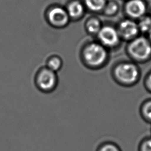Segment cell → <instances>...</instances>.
Segmentation results:
<instances>
[{
    "instance_id": "1",
    "label": "cell",
    "mask_w": 151,
    "mask_h": 151,
    "mask_svg": "<svg viewBox=\"0 0 151 151\" xmlns=\"http://www.w3.org/2000/svg\"><path fill=\"white\" fill-rule=\"evenodd\" d=\"M59 80L57 73L52 71L47 67L40 68L36 73L34 83L40 92L49 94L54 91L58 87Z\"/></svg>"
},
{
    "instance_id": "2",
    "label": "cell",
    "mask_w": 151,
    "mask_h": 151,
    "mask_svg": "<svg viewBox=\"0 0 151 151\" xmlns=\"http://www.w3.org/2000/svg\"><path fill=\"white\" fill-rule=\"evenodd\" d=\"M107 58L106 49L100 44L92 43L84 50L83 60L84 63L90 67L101 65Z\"/></svg>"
},
{
    "instance_id": "3",
    "label": "cell",
    "mask_w": 151,
    "mask_h": 151,
    "mask_svg": "<svg viewBox=\"0 0 151 151\" xmlns=\"http://www.w3.org/2000/svg\"><path fill=\"white\" fill-rule=\"evenodd\" d=\"M114 76L117 81L126 85L135 83L139 76L137 67L130 63H123L119 64L114 69Z\"/></svg>"
},
{
    "instance_id": "4",
    "label": "cell",
    "mask_w": 151,
    "mask_h": 151,
    "mask_svg": "<svg viewBox=\"0 0 151 151\" xmlns=\"http://www.w3.org/2000/svg\"><path fill=\"white\" fill-rule=\"evenodd\" d=\"M129 51L135 59L143 60L151 55V44L145 38L139 37L131 42Z\"/></svg>"
},
{
    "instance_id": "5",
    "label": "cell",
    "mask_w": 151,
    "mask_h": 151,
    "mask_svg": "<svg viewBox=\"0 0 151 151\" xmlns=\"http://www.w3.org/2000/svg\"><path fill=\"white\" fill-rule=\"evenodd\" d=\"M98 37L102 44L109 47L116 45L119 40L117 31L110 26H105L101 28L98 32Z\"/></svg>"
},
{
    "instance_id": "6",
    "label": "cell",
    "mask_w": 151,
    "mask_h": 151,
    "mask_svg": "<svg viewBox=\"0 0 151 151\" xmlns=\"http://www.w3.org/2000/svg\"><path fill=\"white\" fill-rule=\"evenodd\" d=\"M69 15L65 9L60 7L52 8L48 14L50 22L57 27L65 25L69 21Z\"/></svg>"
},
{
    "instance_id": "7",
    "label": "cell",
    "mask_w": 151,
    "mask_h": 151,
    "mask_svg": "<svg viewBox=\"0 0 151 151\" xmlns=\"http://www.w3.org/2000/svg\"><path fill=\"white\" fill-rule=\"evenodd\" d=\"M126 11L132 18L142 17L146 12V6L143 0H130L126 4Z\"/></svg>"
},
{
    "instance_id": "8",
    "label": "cell",
    "mask_w": 151,
    "mask_h": 151,
    "mask_svg": "<svg viewBox=\"0 0 151 151\" xmlns=\"http://www.w3.org/2000/svg\"><path fill=\"white\" fill-rule=\"evenodd\" d=\"M139 31L138 25L133 21L124 20L119 25V32L126 39H130L136 35Z\"/></svg>"
},
{
    "instance_id": "9",
    "label": "cell",
    "mask_w": 151,
    "mask_h": 151,
    "mask_svg": "<svg viewBox=\"0 0 151 151\" xmlns=\"http://www.w3.org/2000/svg\"><path fill=\"white\" fill-rule=\"evenodd\" d=\"M67 12L69 17L72 18H78L84 12L83 4L77 1L71 2L68 6Z\"/></svg>"
},
{
    "instance_id": "10",
    "label": "cell",
    "mask_w": 151,
    "mask_h": 151,
    "mask_svg": "<svg viewBox=\"0 0 151 151\" xmlns=\"http://www.w3.org/2000/svg\"><path fill=\"white\" fill-rule=\"evenodd\" d=\"M46 67L52 71L57 73L60 71L63 67L62 60L57 56L50 57L47 61Z\"/></svg>"
},
{
    "instance_id": "11",
    "label": "cell",
    "mask_w": 151,
    "mask_h": 151,
    "mask_svg": "<svg viewBox=\"0 0 151 151\" xmlns=\"http://www.w3.org/2000/svg\"><path fill=\"white\" fill-rule=\"evenodd\" d=\"M86 6L92 11L103 9L106 5V0H85Z\"/></svg>"
},
{
    "instance_id": "12",
    "label": "cell",
    "mask_w": 151,
    "mask_h": 151,
    "mask_svg": "<svg viewBox=\"0 0 151 151\" xmlns=\"http://www.w3.org/2000/svg\"><path fill=\"white\" fill-rule=\"evenodd\" d=\"M86 27L88 31L91 34H98L101 29L100 21L96 18L90 19L87 22Z\"/></svg>"
},
{
    "instance_id": "13",
    "label": "cell",
    "mask_w": 151,
    "mask_h": 151,
    "mask_svg": "<svg viewBox=\"0 0 151 151\" xmlns=\"http://www.w3.org/2000/svg\"><path fill=\"white\" fill-rule=\"evenodd\" d=\"M139 29L144 32H151V18L145 17L141 18L139 24H137Z\"/></svg>"
},
{
    "instance_id": "14",
    "label": "cell",
    "mask_w": 151,
    "mask_h": 151,
    "mask_svg": "<svg viewBox=\"0 0 151 151\" xmlns=\"http://www.w3.org/2000/svg\"><path fill=\"white\" fill-rule=\"evenodd\" d=\"M142 113L145 119L151 122V100L146 101L142 106Z\"/></svg>"
},
{
    "instance_id": "15",
    "label": "cell",
    "mask_w": 151,
    "mask_h": 151,
    "mask_svg": "<svg viewBox=\"0 0 151 151\" xmlns=\"http://www.w3.org/2000/svg\"><path fill=\"white\" fill-rule=\"evenodd\" d=\"M118 9L117 5L114 2H110L104 6V12L107 15L114 14Z\"/></svg>"
},
{
    "instance_id": "16",
    "label": "cell",
    "mask_w": 151,
    "mask_h": 151,
    "mask_svg": "<svg viewBox=\"0 0 151 151\" xmlns=\"http://www.w3.org/2000/svg\"><path fill=\"white\" fill-rule=\"evenodd\" d=\"M98 151H120V150L116 145L107 143L101 146L99 148Z\"/></svg>"
},
{
    "instance_id": "17",
    "label": "cell",
    "mask_w": 151,
    "mask_h": 151,
    "mask_svg": "<svg viewBox=\"0 0 151 151\" xmlns=\"http://www.w3.org/2000/svg\"><path fill=\"white\" fill-rule=\"evenodd\" d=\"M140 151H151V139L145 140L140 145Z\"/></svg>"
},
{
    "instance_id": "18",
    "label": "cell",
    "mask_w": 151,
    "mask_h": 151,
    "mask_svg": "<svg viewBox=\"0 0 151 151\" xmlns=\"http://www.w3.org/2000/svg\"><path fill=\"white\" fill-rule=\"evenodd\" d=\"M146 84L147 87L149 88V90L150 91H151V73L147 77V79L146 81Z\"/></svg>"
},
{
    "instance_id": "19",
    "label": "cell",
    "mask_w": 151,
    "mask_h": 151,
    "mask_svg": "<svg viewBox=\"0 0 151 151\" xmlns=\"http://www.w3.org/2000/svg\"><path fill=\"white\" fill-rule=\"evenodd\" d=\"M149 37H150V39L151 40V32H149Z\"/></svg>"
}]
</instances>
